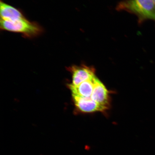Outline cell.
I'll return each mask as SVG.
<instances>
[{
	"label": "cell",
	"instance_id": "cell-1",
	"mask_svg": "<svg viewBox=\"0 0 155 155\" xmlns=\"http://www.w3.org/2000/svg\"><path fill=\"white\" fill-rule=\"evenodd\" d=\"M116 9L128 12L136 15L139 24L148 20L155 22L154 0H124L118 4Z\"/></svg>",
	"mask_w": 155,
	"mask_h": 155
},
{
	"label": "cell",
	"instance_id": "cell-2",
	"mask_svg": "<svg viewBox=\"0 0 155 155\" xmlns=\"http://www.w3.org/2000/svg\"><path fill=\"white\" fill-rule=\"evenodd\" d=\"M1 30L19 33L24 37L32 38L40 35L43 32V28L35 22H30L26 17L13 21L1 19Z\"/></svg>",
	"mask_w": 155,
	"mask_h": 155
},
{
	"label": "cell",
	"instance_id": "cell-3",
	"mask_svg": "<svg viewBox=\"0 0 155 155\" xmlns=\"http://www.w3.org/2000/svg\"><path fill=\"white\" fill-rule=\"evenodd\" d=\"M72 75L71 84L77 86L84 81L95 76V69L92 67L84 64L80 66L73 65L68 69Z\"/></svg>",
	"mask_w": 155,
	"mask_h": 155
},
{
	"label": "cell",
	"instance_id": "cell-4",
	"mask_svg": "<svg viewBox=\"0 0 155 155\" xmlns=\"http://www.w3.org/2000/svg\"><path fill=\"white\" fill-rule=\"evenodd\" d=\"M75 107L80 112L91 113L104 112L107 110L104 107L97 103L90 98L72 96Z\"/></svg>",
	"mask_w": 155,
	"mask_h": 155
},
{
	"label": "cell",
	"instance_id": "cell-5",
	"mask_svg": "<svg viewBox=\"0 0 155 155\" xmlns=\"http://www.w3.org/2000/svg\"><path fill=\"white\" fill-rule=\"evenodd\" d=\"M90 98L107 110L109 108L110 104L109 91L98 78L97 79L92 94Z\"/></svg>",
	"mask_w": 155,
	"mask_h": 155
},
{
	"label": "cell",
	"instance_id": "cell-6",
	"mask_svg": "<svg viewBox=\"0 0 155 155\" xmlns=\"http://www.w3.org/2000/svg\"><path fill=\"white\" fill-rule=\"evenodd\" d=\"M98 78L96 75L88 80L81 83L78 86L68 85L69 88L72 93V96L84 98L90 97L94 90L95 84Z\"/></svg>",
	"mask_w": 155,
	"mask_h": 155
},
{
	"label": "cell",
	"instance_id": "cell-7",
	"mask_svg": "<svg viewBox=\"0 0 155 155\" xmlns=\"http://www.w3.org/2000/svg\"><path fill=\"white\" fill-rule=\"evenodd\" d=\"M1 19L13 21L24 18L25 17L19 10L1 1Z\"/></svg>",
	"mask_w": 155,
	"mask_h": 155
},
{
	"label": "cell",
	"instance_id": "cell-8",
	"mask_svg": "<svg viewBox=\"0 0 155 155\" xmlns=\"http://www.w3.org/2000/svg\"><path fill=\"white\" fill-rule=\"evenodd\" d=\"M154 2L155 5V0H154Z\"/></svg>",
	"mask_w": 155,
	"mask_h": 155
}]
</instances>
